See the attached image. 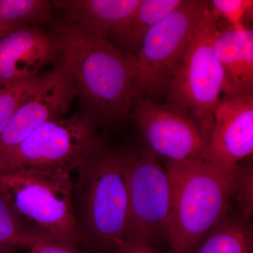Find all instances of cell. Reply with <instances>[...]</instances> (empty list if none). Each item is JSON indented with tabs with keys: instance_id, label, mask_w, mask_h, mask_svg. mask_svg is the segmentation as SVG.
<instances>
[{
	"instance_id": "obj_1",
	"label": "cell",
	"mask_w": 253,
	"mask_h": 253,
	"mask_svg": "<svg viewBox=\"0 0 253 253\" xmlns=\"http://www.w3.org/2000/svg\"><path fill=\"white\" fill-rule=\"evenodd\" d=\"M51 35L88 116L107 123L126 118L135 100L136 56L73 23H55Z\"/></svg>"
},
{
	"instance_id": "obj_2",
	"label": "cell",
	"mask_w": 253,
	"mask_h": 253,
	"mask_svg": "<svg viewBox=\"0 0 253 253\" xmlns=\"http://www.w3.org/2000/svg\"><path fill=\"white\" fill-rule=\"evenodd\" d=\"M171 207L166 239L171 253H194L228 215L235 172L204 161H166Z\"/></svg>"
},
{
	"instance_id": "obj_3",
	"label": "cell",
	"mask_w": 253,
	"mask_h": 253,
	"mask_svg": "<svg viewBox=\"0 0 253 253\" xmlns=\"http://www.w3.org/2000/svg\"><path fill=\"white\" fill-rule=\"evenodd\" d=\"M71 174L21 169L0 174V196L39 239L76 246L81 238Z\"/></svg>"
},
{
	"instance_id": "obj_4",
	"label": "cell",
	"mask_w": 253,
	"mask_h": 253,
	"mask_svg": "<svg viewBox=\"0 0 253 253\" xmlns=\"http://www.w3.org/2000/svg\"><path fill=\"white\" fill-rule=\"evenodd\" d=\"M74 206L81 234L119 249L129 238V206L123 154L95 151L78 169Z\"/></svg>"
},
{
	"instance_id": "obj_5",
	"label": "cell",
	"mask_w": 253,
	"mask_h": 253,
	"mask_svg": "<svg viewBox=\"0 0 253 253\" xmlns=\"http://www.w3.org/2000/svg\"><path fill=\"white\" fill-rule=\"evenodd\" d=\"M217 29V19L211 14L208 1L180 68L166 94V104L194 118L209 139L224 82L214 50Z\"/></svg>"
},
{
	"instance_id": "obj_6",
	"label": "cell",
	"mask_w": 253,
	"mask_h": 253,
	"mask_svg": "<svg viewBox=\"0 0 253 253\" xmlns=\"http://www.w3.org/2000/svg\"><path fill=\"white\" fill-rule=\"evenodd\" d=\"M96 125L92 118L82 115L43 123L0 158V174L38 169L71 174L102 147Z\"/></svg>"
},
{
	"instance_id": "obj_7",
	"label": "cell",
	"mask_w": 253,
	"mask_h": 253,
	"mask_svg": "<svg viewBox=\"0 0 253 253\" xmlns=\"http://www.w3.org/2000/svg\"><path fill=\"white\" fill-rule=\"evenodd\" d=\"M208 1L183 0L179 7L154 26L135 54L134 99L166 94L204 14Z\"/></svg>"
},
{
	"instance_id": "obj_8",
	"label": "cell",
	"mask_w": 253,
	"mask_h": 253,
	"mask_svg": "<svg viewBox=\"0 0 253 253\" xmlns=\"http://www.w3.org/2000/svg\"><path fill=\"white\" fill-rule=\"evenodd\" d=\"M123 157L129 196L128 240L151 245L167 234L171 207L169 174L150 150Z\"/></svg>"
},
{
	"instance_id": "obj_9",
	"label": "cell",
	"mask_w": 253,
	"mask_h": 253,
	"mask_svg": "<svg viewBox=\"0 0 253 253\" xmlns=\"http://www.w3.org/2000/svg\"><path fill=\"white\" fill-rule=\"evenodd\" d=\"M133 119L150 151L167 161H204L209 138L199 123L168 104L139 99Z\"/></svg>"
},
{
	"instance_id": "obj_10",
	"label": "cell",
	"mask_w": 253,
	"mask_h": 253,
	"mask_svg": "<svg viewBox=\"0 0 253 253\" xmlns=\"http://www.w3.org/2000/svg\"><path fill=\"white\" fill-rule=\"evenodd\" d=\"M78 91L62 60L42 78L34 94L16 111L0 133V158L17 146L43 123L63 117Z\"/></svg>"
},
{
	"instance_id": "obj_11",
	"label": "cell",
	"mask_w": 253,
	"mask_h": 253,
	"mask_svg": "<svg viewBox=\"0 0 253 253\" xmlns=\"http://www.w3.org/2000/svg\"><path fill=\"white\" fill-rule=\"evenodd\" d=\"M253 151V94L220 99L204 161L234 172Z\"/></svg>"
},
{
	"instance_id": "obj_12",
	"label": "cell",
	"mask_w": 253,
	"mask_h": 253,
	"mask_svg": "<svg viewBox=\"0 0 253 253\" xmlns=\"http://www.w3.org/2000/svg\"><path fill=\"white\" fill-rule=\"evenodd\" d=\"M61 60L51 33L28 26L0 41V85L39 76L40 70Z\"/></svg>"
},
{
	"instance_id": "obj_13",
	"label": "cell",
	"mask_w": 253,
	"mask_h": 253,
	"mask_svg": "<svg viewBox=\"0 0 253 253\" xmlns=\"http://www.w3.org/2000/svg\"><path fill=\"white\" fill-rule=\"evenodd\" d=\"M141 0H56L63 21L81 26L95 36L121 43Z\"/></svg>"
},
{
	"instance_id": "obj_14",
	"label": "cell",
	"mask_w": 253,
	"mask_h": 253,
	"mask_svg": "<svg viewBox=\"0 0 253 253\" xmlns=\"http://www.w3.org/2000/svg\"><path fill=\"white\" fill-rule=\"evenodd\" d=\"M214 50L224 76V96L253 94L252 28L217 29Z\"/></svg>"
},
{
	"instance_id": "obj_15",
	"label": "cell",
	"mask_w": 253,
	"mask_h": 253,
	"mask_svg": "<svg viewBox=\"0 0 253 253\" xmlns=\"http://www.w3.org/2000/svg\"><path fill=\"white\" fill-rule=\"evenodd\" d=\"M194 253H253L251 222L228 214L205 236Z\"/></svg>"
},
{
	"instance_id": "obj_16",
	"label": "cell",
	"mask_w": 253,
	"mask_h": 253,
	"mask_svg": "<svg viewBox=\"0 0 253 253\" xmlns=\"http://www.w3.org/2000/svg\"><path fill=\"white\" fill-rule=\"evenodd\" d=\"M53 9L48 0H0V41L25 26L49 24Z\"/></svg>"
},
{
	"instance_id": "obj_17",
	"label": "cell",
	"mask_w": 253,
	"mask_h": 253,
	"mask_svg": "<svg viewBox=\"0 0 253 253\" xmlns=\"http://www.w3.org/2000/svg\"><path fill=\"white\" fill-rule=\"evenodd\" d=\"M182 2L183 0H141L120 43L125 51L135 56L150 30Z\"/></svg>"
},
{
	"instance_id": "obj_18",
	"label": "cell",
	"mask_w": 253,
	"mask_h": 253,
	"mask_svg": "<svg viewBox=\"0 0 253 253\" xmlns=\"http://www.w3.org/2000/svg\"><path fill=\"white\" fill-rule=\"evenodd\" d=\"M42 78L35 76L0 85V133L16 111L34 94Z\"/></svg>"
},
{
	"instance_id": "obj_19",
	"label": "cell",
	"mask_w": 253,
	"mask_h": 253,
	"mask_svg": "<svg viewBox=\"0 0 253 253\" xmlns=\"http://www.w3.org/2000/svg\"><path fill=\"white\" fill-rule=\"evenodd\" d=\"M37 238L0 196V253H13L18 249L29 248Z\"/></svg>"
},
{
	"instance_id": "obj_20",
	"label": "cell",
	"mask_w": 253,
	"mask_h": 253,
	"mask_svg": "<svg viewBox=\"0 0 253 253\" xmlns=\"http://www.w3.org/2000/svg\"><path fill=\"white\" fill-rule=\"evenodd\" d=\"M239 209V217L250 221L253 213V168L251 163H240L236 168L232 196Z\"/></svg>"
},
{
	"instance_id": "obj_21",
	"label": "cell",
	"mask_w": 253,
	"mask_h": 253,
	"mask_svg": "<svg viewBox=\"0 0 253 253\" xmlns=\"http://www.w3.org/2000/svg\"><path fill=\"white\" fill-rule=\"evenodd\" d=\"M252 0H213L209 1L211 14L216 18L226 20L235 30L246 28L245 16L253 11Z\"/></svg>"
},
{
	"instance_id": "obj_22",
	"label": "cell",
	"mask_w": 253,
	"mask_h": 253,
	"mask_svg": "<svg viewBox=\"0 0 253 253\" xmlns=\"http://www.w3.org/2000/svg\"><path fill=\"white\" fill-rule=\"evenodd\" d=\"M29 249V253H81L76 246L39 238H37Z\"/></svg>"
},
{
	"instance_id": "obj_23",
	"label": "cell",
	"mask_w": 253,
	"mask_h": 253,
	"mask_svg": "<svg viewBox=\"0 0 253 253\" xmlns=\"http://www.w3.org/2000/svg\"><path fill=\"white\" fill-rule=\"evenodd\" d=\"M118 253H160L151 245L136 240H128L119 249Z\"/></svg>"
}]
</instances>
